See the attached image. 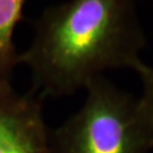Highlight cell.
Returning a JSON list of instances; mask_svg holds the SVG:
<instances>
[{"mask_svg": "<svg viewBox=\"0 0 153 153\" xmlns=\"http://www.w3.org/2000/svg\"><path fill=\"white\" fill-rule=\"evenodd\" d=\"M145 45L135 0H69L43 11L18 65L28 67L34 93L65 98L104 71L133 69Z\"/></svg>", "mask_w": 153, "mask_h": 153, "instance_id": "6da1fadb", "label": "cell"}, {"mask_svg": "<svg viewBox=\"0 0 153 153\" xmlns=\"http://www.w3.org/2000/svg\"><path fill=\"white\" fill-rule=\"evenodd\" d=\"M85 90L82 107L50 131L52 153H151L153 120L140 99L103 76Z\"/></svg>", "mask_w": 153, "mask_h": 153, "instance_id": "7a4b0ae2", "label": "cell"}, {"mask_svg": "<svg viewBox=\"0 0 153 153\" xmlns=\"http://www.w3.org/2000/svg\"><path fill=\"white\" fill-rule=\"evenodd\" d=\"M0 153H52L43 98L0 78Z\"/></svg>", "mask_w": 153, "mask_h": 153, "instance_id": "3957f363", "label": "cell"}, {"mask_svg": "<svg viewBox=\"0 0 153 153\" xmlns=\"http://www.w3.org/2000/svg\"><path fill=\"white\" fill-rule=\"evenodd\" d=\"M25 0H0V78L10 79L18 65L13 35L23 15Z\"/></svg>", "mask_w": 153, "mask_h": 153, "instance_id": "277c9868", "label": "cell"}, {"mask_svg": "<svg viewBox=\"0 0 153 153\" xmlns=\"http://www.w3.org/2000/svg\"><path fill=\"white\" fill-rule=\"evenodd\" d=\"M133 71H136L142 83V95L138 99L153 120V66L146 65L141 60Z\"/></svg>", "mask_w": 153, "mask_h": 153, "instance_id": "5b68a950", "label": "cell"}]
</instances>
